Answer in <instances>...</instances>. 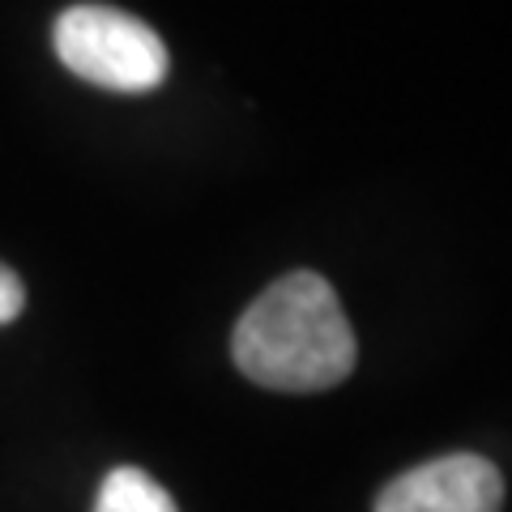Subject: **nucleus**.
I'll return each mask as SVG.
<instances>
[{
	"mask_svg": "<svg viewBox=\"0 0 512 512\" xmlns=\"http://www.w3.org/2000/svg\"><path fill=\"white\" fill-rule=\"evenodd\" d=\"M235 367L274 393H325L355 372L359 342L338 303V291L312 274L278 278L252 299L231 338Z\"/></svg>",
	"mask_w": 512,
	"mask_h": 512,
	"instance_id": "1",
	"label": "nucleus"
},
{
	"mask_svg": "<svg viewBox=\"0 0 512 512\" xmlns=\"http://www.w3.org/2000/svg\"><path fill=\"white\" fill-rule=\"evenodd\" d=\"M56 56L82 82L116 94H146L171 69L167 43L141 18L111 5H73L52 30Z\"/></svg>",
	"mask_w": 512,
	"mask_h": 512,
	"instance_id": "2",
	"label": "nucleus"
},
{
	"mask_svg": "<svg viewBox=\"0 0 512 512\" xmlns=\"http://www.w3.org/2000/svg\"><path fill=\"white\" fill-rule=\"evenodd\" d=\"M504 478L478 453H448L397 474L380 491L376 512H500Z\"/></svg>",
	"mask_w": 512,
	"mask_h": 512,
	"instance_id": "3",
	"label": "nucleus"
},
{
	"mask_svg": "<svg viewBox=\"0 0 512 512\" xmlns=\"http://www.w3.org/2000/svg\"><path fill=\"white\" fill-rule=\"evenodd\" d=\"M94 512H175V500L154 483L146 470L120 466L103 478Z\"/></svg>",
	"mask_w": 512,
	"mask_h": 512,
	"instance_id": "4",
	"label": "nucleus"
},
{
	"mask_svg": "<svg viewBox=\"0 0 512 512\" xmlns=\"http://www.w3.org/2000/svg\"><path fill=\"white\" fill-rule=\"evenodd\" d=\"M26 308V291H22V278L13 274L9 265H0V325H9L13 316Z\"/></svg>",
	"mask_w": 512,
	"mask_h": 512,
	"instance_id": "5",
	"label": "nucleus"
}]
</instances>
